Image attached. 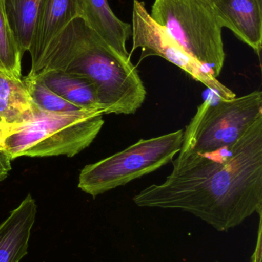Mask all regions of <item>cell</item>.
<instances>
[{"mask_svg":"<svg viewBox=\"0 0 262 262\" xmlns=\"http://www.w3.org/2000/svg\"><path fill=\"white\" fill-rule=\"evenodd\" d=\"M221 159L182 152L160 184L132 199L139 207L180 209L226 232L262 210V116Z\"/></svg>","mask_w":262,"mask_h":262,"instance_id":"cell-1","label":"cell"},{"mask_svg":"<svg viewBox=\"0 0 262 262\" xmlns=\"http://www.w3.org/2000/svg\"><path fill=\"white\" fill-rule=\"evenodd\" d=\"M58 70L83 75L96 87L105 115H133L146 101V87L129 55L111 47L82 17L71 21L32 63L29 75Z\"/></svg>","mask_w":262,"mask_h":262,"instance_id":"cell-2","label":"cell"},{"mask_svg":"<svg viewBox=\"0 0 262 262\" xmlns=\"http://www.w3.org/2000/svg\"><path fill=\"white\" fill-rule=\"evenodd\" d=\"M103 115L90 110L46 112L35 104L32 118L20 124L6 138L4 148L12 160L20 157H72L96 138L104 125Z\"/></svg>","mask_w":262,"mask_h":262,"instance_id":"cell-3","label":"cell"},{"mask_svg":"<svg viewBox=\"0 0 262 262\" xmlns=\"http://www.w3.org/2000/svg\"><path fill=\"white\" fill-rule=\"evenodd\" d=\"M153 21L192 58L218 78L226 59L223 26L208 0H155Z\"/></svg>","mask_w":262,"mask_h":262,"instance_id":"cell-4","label":"cell"},{"mask_svg":"<svg viewBox=\"0 0 262 262\" xmlns=\"http://www.w3.org/2000/svg\"><path fill=\"white\" fill-rule=\"evenodd\" d=\"M183 130L141 139L110 157L82 169L78 186L92 197L123 186L172 162L183 143Z\"/></svg>","mask_w":262,"mask_h":262,"instance_id":"cell-5","label":"cell"},{"mask_svg":"<svg viewBox=\"0 0 262 262\" xmlns=\"http://www.w3.org/2000/svg\"><path fill=\"white\" fill-rule=\"evenodd\" d=\"M201 103L183 130L182 152L212 154L236 143L262 116V92Z\"/></svg>","mask_w":262,"mask_h":262,"instance_id":"cell-6","label":"cell"},{"mask_svg":"<svg viewBox=\"0 0 262 262\" xmlns=\"http://www.w3.org/2000/svg\"><path fill=\"white\" fill-rule=\"evenodd\" d=\"M132 52L142 49L140 61L149 56L167 60L204 84L218 98L232 99L236 95L221 84L204 66L186 54L166 32L156 24L143 2L134 0L132 9Z\"/></svg>","mask_w":262,"mask_h":262,"instance_id":"cell-7","label":"cell"},{"mask_svg":"<svg viewBox=\"0 0 262 262\" xmlns=\"http://www.w3.org/2000/svg\"><path fill=\"white\" fill-rule=\"evenodd\" d=\"M223 27L250 46L260 57L262 47V0H215Z\"/></svg>","mask_w":262,"mask_h":262,"instance_id":"cell-8","label":"cell"},{"mask_svg":"<svg viewBox=\"0 0 262 262\" xmlns=\"http://www.w3.org/2000/svg\"><path fill=\"white\" fill-rule=\"evenodd\" d=\"M77 17H81L79 0H40L29 50L32 63Z\"/></svg>","mask_w":262,"mask_h":262,"instance_id":"cell-9","label":"cell"},{"mask_svg":"<svg viewBox=\"0 0 262 262\" xmlns=\"http://www.w3.org/2000/svg\"><path fill=\"white\" fill-rule=\"evenodd\" d=\"M37 205L30 194L0 225V262H19L28 253Z\"/></svg>","mask_w":262,"mask_h":262,"instance_id":"cell-10","label":"cell"},{"mask_svg":"<svg viewBox=\"0 0 262 262\" xmlns=\"http://www.w3.org/2000/svg\"><path fill=\"white\" fill-rule=\"evenodd\" d=\"M79 5L88 26L117 52L130 56L126 42L132 36V26L113 13L107 0H79Z\"/></svg>","mask_w":262,"mask_h":262,"instance_id":"cell-11","label":"cell"},{"mask_svg":"<svg viewBox=\"0 0 262 262\" xmlns=\"http://www.w3.org/2000/svg\"><path fill=\"white\" fill-rule=\"evenodd\" d=\"M32 76L41 80L52 92L78 108L98 111L105 115L98 91L89 78L58 70L42 71Z\"/></svg>","mask_w":262,"mask_h":262,"instance_id":"cell-12","label":"cell"},{"mask_svg":"<svg viewBox=\"0 0 262 262\" xmlns=\"http://www.w3.org/2000/svg\"><path fill=\"white\" fill-rule=\"evenodd\" d=\"M35 104L23 80L0 72V122L23 124L33 116Z\"/></svg>","mask_w":262,"mask_h":262,"instance_id":"cell-13","label":"cell"},{"mask_svg":"<svg viewBox=\"0 0 262 262\" xmlns=\"http://www.w3.org/2000/svg\"><path fill=\"white\" fill-rule=\"evenodd\" d=\"M40 0H3L5 13L22 56L29 52Z\"/></svg>","mask_w":262,"mask_h":262,"instance_id":"cell-14","label":"cell"},{"mask_svg":"<svg viewBox=\"0 0 262 262\" xmlns=\"http://www.w3.org/2000/svg\"><path fill=\"white\" fill-rule=\"evenodd\" d=\"M22 58L5 13L3 0H0V72L21 79Z\"/></svg>","mask_w":262,"mask_h":262,"instance_id":"cell-15","label":"cell"},{"mask_svg":"<svg viewBox=\"0 0 262 262\" xmlns=\"http://www.w3.org/2000/svg\"><path fill=\"white\" fill-rule=\"evenodd\" d=\"M23 81L34 104L42 110L56 113L83 110L58 96L35 76L28 75Z\"/></svg>","mask_w":262,"mask_h":262,"instance_id":"cell-16","label":"cell"},{"mask_svg":"<svg viewBox=\"0 0 262 262\" xmlns=\"http://www.w3.org/2000/svg\"><path fill=\"white\" fill-rule=\"evenodd\" d=\"M10 154L5 148L0 149V182L4 180L12 169L11 162L12 161Z\"/></svg>","mask_w":262,"mask_h":262,"instance_id":"cell-17","label":"cell"},{"mask_svg":"<svg viewBox=\"0 0 262 262\" xmlns=\"http://www.w3.org/2000/svg\"><path fill=\"white\" fill-rule=\"evenodd\" d=\"M19 124L0 122V149L4 148L6 138L15 132Z\"/></svg>","mask_w":262,"mask_h":262,"instance_id":"cell-18","label":"cell"},{"mask_svg":"<svg viewBox=\"0 0 262 262\" xmlns=\"http://www.w3.org/2000/svg\"><path fill=\"white\" fill-rule=\"evenodd\" d=\"M208 1L210 2V3H212V4H213L214 2L215 1V0H208Z\"/></svg>","mask_w":262,"mask_h":262,"instance_id":"cell-19","label":"cell"}]
</instances>
